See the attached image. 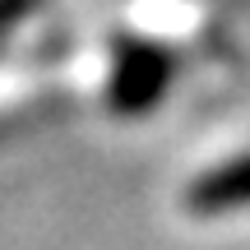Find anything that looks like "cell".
I'll use <instances>...</instances> for the list:
<instances>
[{
  "label": "cell",
  "instance_id": "cell-2",
  "mask_svg": "<svg viewBox=\"0 0 250 250\" xmlns=\"http://www.w3.org/2000/svg\"><path fill=\"white\" fill-rule=\"evenodd\" d=\"M162 88H167V61L153 51V42L121 56V70H116V102H121V107L158 102Z\"/></svg>",
  "mask_w": 250,
  "mask_h": 250
},
{
  "label": "cell",
  "instance_id": "cell-1",
  "mask_svg": "<svg viewBox=\"0 0 250 250\" xmlns=\"http://www.w3.org/2000/svg\"><path fill=\"white\" fill-rule=\"evenodd\" d=\"M186 204L195 208V213H236V208H250V153L208 167L204 176L190 186Z\"/></svg>",
  "mask_w": 250,
  "mask_h": 250
}]
</instances>
